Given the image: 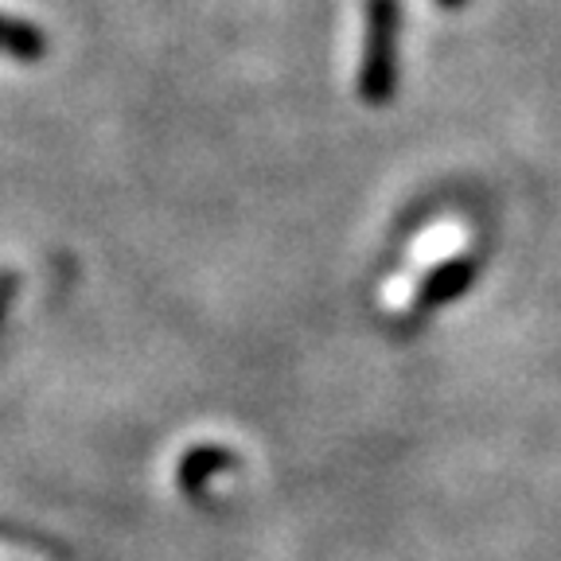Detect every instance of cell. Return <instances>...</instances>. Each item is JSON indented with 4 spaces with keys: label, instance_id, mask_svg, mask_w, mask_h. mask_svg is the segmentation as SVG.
<instances>
[{
    "label": "cell",
    "instance_id": "obj_1",
    "mask_svg": "<svg viewBox=\"0 0 561 561\" xmlns=\"http://www.w3.org/2000/svg\"><path fill=\"white\" fill-rule=\"evenodd\" d=\"M398 59V0H367V35H363L359 94L367 105H386L394 94Z\"/></svg>",
    "mask_w": 561,
    "mask_h": 561
},
{
    "label": "cell",
    "instance_id": "obj_2",
    "mask_svg": "<svg viewBox=\"0 0 561 561\" xmlns=\"http://www.w3.org/2000/svg\"><path fill=\"white\" fill-rule=\"evenodd\" d=\"M472 277H476V262H468V257H456V262H445L440 270H433L430 280L417 293V312H430V308L460 297L472 285Z\"/></svg>",
    "mask_w": 561,
    "mask_h": 561
},
{
    "label": "cell",
    "instance_id": "obj_3",
    "mask_svg": "<svg viewBox=\"0 0 561 561\" xmlns=\"http://www.w3.org/2000/svg\"><path fill=\"white\" fill-rule=\"evenodd\" d=\"M230 465H234V460H230V453H222V448H195V453L184 456V465H180V488L203 491L210 476L227 472Z\"/></svg>",
    "mask_w": 561,
    "mask_h": 561
},
{
    "label": "cell",
    "instance_id": "obj_4",
    "mask_svg": "<svg viewBox=\"0 0 561 561\" xmlns=\"http://www.w3.org/2000/svg\"><path fill=\"white\" fill-rule=\"evenodd\" d=\"M0 51L20 55V59H35V55H44V35L32 24L0 16Z\"/></svg>",
    "mask_w": 561,
    "mask_h": 561
},
{
    "label": "cell",
    "instance_id": "obj_5",
    "mask_svg": "<svg viewBox=\"0 0 561 561\" xmlns=\"http://www.w3.org/2000/svg\"><path fill=\"white\" fill-rule=\"evenodd\" d=\"M12 297V277H0V316H4V305Z\"/></svg>",
    "mask_w": 561,
    "mask_h": 561
},
{
    "label": "cell",
    "instance_id": "obj_6",
    "mask_svg": "<svg viewBox=\"0 0 561 561\" xmlns=\"http://www.w3.org/2000/svg\"><path fill=\"white\" fill-rule=\"evenodd\" d=\"M440 9H460V4H468V0H437Z\"/></svg>",
    "mask_w": 561,
    "mask_h": 561
}]
</instances>
